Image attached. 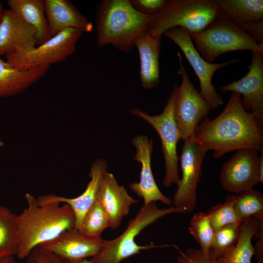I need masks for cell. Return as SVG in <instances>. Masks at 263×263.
Instances as JSON below:
<instances>
[{
  "mask_svg": "<svg viewBox=\"0 0 263 263\" xmlns=\"http://www.w3.org/2000/svg\"><path fill=\"white\" fill-rule=\"evenodd\" d=\"M241 96L232 92L222 112L216 118H205L197 126L195 138L215 159L243 149L263 151V120L245 111Z\"/></svg>",
  "mask_w": 263,
  "mask_h": 263,
  "instance_id": "cell-1",
  "label": "cell"
},
{
  "mask_svg": "<svg viewBox=\"0 0 263 263\" xmlns=\"http://www.w3.org/2000/svg\"><path fill=\"white\" fill-rule=\"evenodd\" d=\"M27 207L17 216L19 244L16 255L25 259L35 248L75 227V217L70 206L59 203L39 204L38 199L25 194Z\"/></svg>",
  "mask_w": 263,
  "mask_h": 263,
  "instance_id": "cell-2",
  "label": "cell"
},
{
  "mask_svg": "<svg viewBox=\"0 0 263 263\" xmlns=\"http://www.w3.org/2000/svg\"><path fill=\"white\" fill-rule=\"evenodd\" d=\"M152 18L136 11L129 0L101 1L95 17L98 46L111 45L122 52H130L135 39L147 31Z\"/></svg>",
  "mask_w": 263,
  "mask_h": 263,
  "instance_id": "cell-3",
  "label": "cell"
},
{
  "mask_svg": "<svg viewBox=\"0 0 263 263\" xmlns=\"http://www.w3.org/2000/svg\"><path fill=\"white\" fill-rule=\"evenodd\" d=\"M190 37L201 56L210 63L229 52H263V45L249 35L243 23L221 11L204 30Z\"/></svg>",
  "mask_w": 263,
  "mask_h": 263,
  "instance_id": "cell-4",
  "label": "cell"
},
{
  "mask_svg": "<svg viewBox=\"0 0 263 263\" xmlns=\"http://www.w3.org/2000/svg\"><path fill=\"white\" fill-rule=\"evenodd\" d=\"M176 213H182L173 206L160 208L154 202L143 205L134 217L129 221L124 231L111 240H105L99 253L89 261L91 263H121L143 250L167 247L175 248L177 245L174 244L157 245L152 242L139 245L136 243L135 238L142 230L158 219Z\"/></svg>",
  "mask_w": 263,
  "mask_h": 263,
  "instance_id": "cell-5",
  "label": "cell"
},
{
  "mask_svg": "<svg viewBox=\"0 0 263 263\" xmlns=\"http://www.w3.org/2000/svg\"><path fill=\"white\" fill-rule=\"evenodd\" d=\"M220 13L216 0H168L150 19L147 30L162 36L169 29L180 27L192 35L204 30Z\"/></svg>",
  "mask_w": 263,
  "mask_h": 263,
  "instance_id": "cell-6",
  "label": "cell"
},
{
  "mask_svg": "<svg viewBox=\"0 0 263 263\" xmlns=\"http://www.w3.org/2000/svg\"><path fill=\"white\" fill-rule=\"evenodd\" d=\"M178 89V86L176 84L162 113L159 115H150L137 108L130 111L132 114L150 124L160 138L165 161L166 170L163 184L167 188L171 187L173 184L178 186L180 181L178 172L179 157L177 153V145L181 138L174 116Z\"/></svg>",
  "mask_w": 263,
  "mask_h": 263,
  "instance_id": "cell-7",
  "label": "cell"
},
{
  "mask_svg": "<svg viewBox=\"0 0 263 263\" xmlns=\"http://www.w3.org/2000/svg\"><path fill=\"white\" fill-rule=\"evenodd\" d=\"M83 33L75 28L65 29L29 51L6 55V61L20 70L50 67L65 60L75 52Z\"/></svg>",
  "mask_w": 263,
  "mask_h": 263,
  "instance_id": "cell-8",
  "label": "cell"
},
{
  "mask_svg": "<svg viewBox=\"0 0 263 263\" xmlns=\"http://www.w3.org/2000/svg\"><path fill=\"white\" fill-rule=\"evenodd\" d=\"M178 73L182 82L178 86L174 109L176 124L184 141L194 138L199 124L207 117L211 109L200 93L193 86L183 66L182 57L177 53Z\"/></svg>",
  "mask_w": 263,
  "mask_h": 263,
  "instance_id": "cell-9",
  "label": "cell"
},
{
  "mask_svg": "<svg viewBox=\"0 0 263 263\" xmlns=\"http://www.w3.org/2000/svg\"><path fill=\"white\" fill-rule=\"evenodd\" d=\"M163 34L173 41L184 53L198 78L200 93L211 110L223 105V98L217 94L212 85V77L217 70L237 62L239 59L235 58L219 63H210L201 56L193 44L190 35L186 30L174 27L167 30Z\"/></svg>",
  "mask_w": 263,
  "mask_h": 263,
  "instance_id": "cell-10",
  "label": "cell"
},
{
  "mask_svg": "<svg viewBox=\"0 0 263 263\" xmlns=\"http://www.w3.org/2000/svg\"><path fill=\"white\" fill-rule=\"evenodd\" d=\"M180 157L182 177L172 200V206L182 214L192 212L197 204V188L207 151L195 137L186 140Z\"/></svg>",
  "mask_w": 263,
  "mask_h": 263,
  "instance_id": "cell-11",
  "label": "cell"
},
{
  "mask_svg": "<svg viewBox=\"0 0 263 263\" xmlns=\"http://www.w3.org/2000/svg\"><path fill=\"white\" fill-rule=\"evenodd\" d=\"M259 156L256 150H237L222 166L219 177L222 187L235 195L253 188L259 183Z\"/></svg>",
  "mask_w": 263,
  "mask_h": 263,
  "instance_id": "cell-12",
  "label": "cell"
},
{
  "mask_svg": "<svg viewBox=\"0 0 263 263\" xmlns=\"http://www.w3.org/2000/svg\"><path fill=\"white\" fill-rule=\"evenodd\" d=\"M248 69L244 77L220 89L223 93L239 94L243 108L263 120V52H252Z\"/></svg>",
  "mask_w": 263,
  "mask_h": 263,
  "instance_id": "cell-13",
  "label": "cell"
},
{
  "mask_svg": "<svg viewBox=\"0 0 263 263\" xmlns=\"http://www.w3.org/2000/svg\"><path fill=\"white\" fill-rule=\"evenodd\" d=\"M104 242L101 237L88 236L74 227L39 246L63 260L74 261L95 256Z\"/></svg>",
  "mask_w": 263,
  "mask_h": 263,
  "instance_id": "cell-14",
  "label": "cell"
},
{
  "mask_svg": "<svg viewBox=\"0 0 263 263\" xmlns=\"http://www.w3.org/2000/svg\"><path fill=\"white\" fill-rule=\"evenodd\" d=\"M38 45L36 29L13 11L4 10L0 20V56L23 53Z\"/></svg>",
  "mask_w": 263,
  "mask_h": 263,
  "instance_id": "cell-15",
  "label": "cell"
},
{
  "mask_svg": "<svg viewBox=\"0 0 263 263\" xmlns=\"http://www.w3.org/2000/svg\"><path fill=\"white\" fill-rule=\"evenodd\" d=\"M132 142L136 150L134 159L141 163V169L139 182L130 184V188L143 199V205L160 201L169 207L172 206V200L161 191L152 173L153 140H149L146 135H138L132 139Z\"/></svg>",
  "mask_w": 263,
  "mask_h": 263,
  "instance_id": "cell-16",
  "label": "cell"
},
{
  "mask_svg": "<svg viewBox=\"0 0 263 263\" xmlns=\"http://www.w3.org/2000/svg\"><path fill=\"white\" fill-rule=\"evenodd\" d=\"M107 172V164L101 159L96 160L92 164L89 177L91 178L84 191L75 198H66L54 194H48L38 198V204L63 203L71 207L75 217V228L79 230L83 218L97 199L103 177Z\"/></svg>",
  "mask_w": 263,
  "mask_h": 263,
  "instance_id": "cell-17",
  "label": "cell"
},
{
  "mask_svg": "<svg viewBox=\"0 0 263 263\" xmlns=\"http://www.w3.org/2000/svg\"><path fill=\"white\" fill-rule=\"evenodd\" d=\"M97 199L104 208L109 220V227L115 229L127 215L131 207L138 203L123 186L118 184L114 176L108 171L105 174Z\"/></svg>",
  "mask_w": 263,
  "mask_h": 263,
  "instance_id": "cell-18",
  "label": "cell"
},
{
  "mask_svg": "<svg viewBox=\"0 0 263 263\" xmlns=\"http://www.w3.org/2000/svg\"><path fill=\"white\" fill-rule=\"evenodd\" d=\"M44 12L52 36L69 28L83 33L94 29L91 22L68 0H44Z\"/></svg>",
  "mask_w": 263,
  "mask_h": 263,
  "instance_id": "cell-19",
  "label": "cell"
},
{
  "mask_svg": "<svg viewBox=\"0 0 263 263\" xmlns=\"http://www.w3.org/2000/svg\"><path fill=\"white\" fill-rule=\"evenodd\" d=\"M162 36L147 30L133 42L140 58V78L143 87L151 90L160 83L159 56Z\"/></svg>",
  "mask_w": 263,
  "mask_h": 263,
  "instance_id": "cell-20",
  "label": "cell"
},
{
  "mask_svg": "<svg viewBox=\"0 0 263 263\" xmlns=\"http://www.w3.org/2000/svg\"><path fill=\"white\" fill-rule=\"evenodd\" d=\"M50 67L20 70L0 58V97L22 93L45 76Z\"/></svg>",
  "mask_w": 263,
  "mask_h": 263,
  "instance_id": "cell-21",
  "label": "cell"
},
{
  "mask_svg": "<svg viewBox=\"0 0 263 263\" xmlns=\"http://www.w3.org/2000/svg\"><path fill=\"white\" fill-rule=\"evenodd\" d=\"M263 231V214L244 220L237 242L223 255L216 259V263H251L255 255L252 240L258 238Z\"/></svg>",
  "mask_w": 263,
  "mask_h": 263,
  "instance_id": "cell-22",
  "label": "cell"
},
{
  "mask_svg": "<svg viewBox=\"0 0 263 263\" xmlns=\"http://www.w3.org/2000/svg\"><path fill=\"white\" fill-rule=\"evenodd\" d=\"M7 4L9 9L36 29L38 45L51 38L44 12V0H8Z\"/></svg>",
  "mask_w": 263,
  "mask_h": 263,
  "instance_id": "cell-23",
  "label": "cell"
},
{
  "mask_svg": "<svg viewBox=\"0 0 263 263\" xmlns=\"http://www.w3.org/2000/svg\"><path fill=\"white\" fill-rule=\"evenodd\" d=\"M220 10L244 24L263 20V0H216Z\"/></svg>",
  "mask_w": 263,
  "mask_h": 263,
  "instance_id": "cell-24",
  "label": "cell"
},
{
  "mask_svg": "<svg viewBox=\"0 0 263 263\" xmlns=\"http://www.w3.org/2000/svg\"><path fill=\"white\" fill-rule=\"evenodd\" d=\"M17 216L0 206V258L17 254L19 244Z\"/></svg>",
  "mask_w": 263,
  "mask_h": 263,
  "instance_id": "cell-25",
  "label": "cell"
},
{
  "mask_svg": "<svg viewBox=\"0 0 263 263\" xmlns=\"http://www.w3.org/2000/svg\"><path fill=\"white\" fill-rule=\"evenodd\" d=\"M188 231L200 246V250L206 256L209 255L215 231L207 212L198 211L192 216Z\"/></svg>",
  "mask_w": 263,
  "mask_h": 263,
  "instance_id": "cell-26",
  "label": "cell"
},
{
  "mask_svg": "<svg viewBox=\"0 0 263 263\" xmlns=\"http://www.w3.org/2000/svg\"><path fill=\"white\" fill-rule=\"evenodd\" d=\"M108 227H109L108 216L97 199L85 214L79 231L88 236L100 237H101L102 232Z\"/></svg>",
  "mask_w": 263,
  "mask_h": 263,
  "instance_id": "cell-27",
  "label": "cell"
},
{
  "mask_svg": "<svg viewBox=\"0 0 263 263\" xmlns=\"http://www.w3.org/2000/svg\"><path fill=\"white\" fill-rule=\"evenodd\" d=\"M236 195L226 196L224 202L212 207L207 211L209 219L214 231L230 224H241L235 209Z\"/></svg>",
  "mask_w": 263,
  "mask_h": 263,
  "instance_id": "cell-28",
  "label": "cell"
},
{
  "mask_svg": "<svg viewBox=\"0 0 263 263\" xmlns=\"http://www.w3.org/2000/svg\"><path fill=\"white\" fill-rule=\"evenodd\" d=\"M235 209L243 222L245 219L263 213V195L253 188L236 195Z\"/></svg>",
  "mask_w": 263,
  "mask_h": 263,
  "instance_id": "cell-29",
  "label": "cell"
},
{
  "mask_svg": "<svg viewBox=\"0 0 263 263\" xmlns=\"http://www.w3.org/2000/svg\"><path fill=\"white\" fill-rule=\"evenodd\" d=\"M241 224L228 225L215 231L210 251L216 259L235 245L240 234Z\"/></svg>",
  "mask_w": 263,
  "mask_h": 263,
  "instance_id": "cell-30",
  "label": "cell"
},
{
  "mask_svg": "<svg viewBox=\"0 0 263 263\" xmlns=\"http://www.w3.org/2000/svg\"><path fill=\"white\" fill-rule=\"evenodd\" d=\"M175 249L178 252L176 257L177 263H216V258L211 251L207 257L200 248H188L185 252H183L177 246Z\"/></svg>",
  "mask_w": 263,
  "mask_h": 263,
  "instance_id": "cell-31",
  "label": "cell"
},
{
  "mask_svg": "<svg viewBox=\"0 0 263 263\" xmlns=\"http://www.w3.org/2000/svg\"><path fill=\"white\" fill-rule=\"evenodd\" d=\"M132 7L143 15L154 17L163 9L167 0H129Z\"/></svg>",
  "mask_w": 263,
  "mask_h": 263,
  "instance_id": "cell-32",
  "label": "cell"
},
{
  "mask_svg": "<svg viewBox=\"0 0 263 263\" xmlns=\"http://www.w3.org/2000/svg\"><path fill=\"white\" fill-rule=\"evenodd\" d=\"M22 263H64V261L40 246L33 249Z\"/></svg>",
  "mask_w": 263,
  "mask_h": 263,
  "instance_id": "cell-33",
  "label": "cell"
},
{
  "mask_svg": "<svg viewBox=\"0 0 263 263\" xmlns=\"http://www.w3.org/2000/svg\"><path fill=\"white\" fill-rule=\"evenodd\" d=\"M246 31L258 43L263 45V20L244 24Z\"/></svg>",
  "mask_w": 263,
  "mask_h": 263,
  "instance_id": "cell-34",
  "label": "cell"
},
{
  "mask_svg": "<svg viewBox=\"0 0 263 263\" xmlns=\"http://www.w3.org/2000/svg\"><path fill=\"white\" fill-rule=\"evenodd\" d=\"M258 240L254 246L255 255L257 259L263 257V232H262L258 237Z\"/></svg>",
  "mask_w": 263,
  "mask_h": 263,
  "instance_id": "cell-35",
  "label": "cell"
},
{
  "mask_svg": "<svg viewBox=\"0 0 263 263\" xmlns=\"http://www.w3.org/2000/svg\"><path fill=\"white\" fill-rule=\"evenodd\" d=\"M258 172L259 183L263 184V151H261V155H260V156H259Z\"/></svg>",
  "mask_w": 263,
  "mask_h": 263,
  "instance_id": "cell-36",
  "label": "cell"
},
{
  "mask_svg": "<svg viewBox=\"0 0 263 263\" xmlns=\"http://www.w3.org/2000/svg\"><path fill=\"white\" fill-rule=\"evenodd\" d=\"M0 263H17L13 256H6L0 258Z\"/></svg>",
  "mask_w": 263,
  "mask_h": 263,
  "instance_id": "cell-37",
  "label": "cell"
},
{
  "mask_svg": "<svg viewBox=\"0 0 263 263\" xmlns=\"http://www.w3.org/2000/svg\"><path fill=\"white\" fill-rule=\"evenodd\" d=\"M63 261H64V263H91L90 261L89 260H88L87 259H84V260L74 261H64V260Z\"/></svg>",
  "mask_w": 263,
  "mask_h": 263,
  "instance_id": "cell-38",
  "label": "cell"
},
{
  "mask_svg": "<svg viewBox=\"0 0 263 263\" xmlns=\"http://www.w3.org/2000/svg\"><path fill=\"white\" fill-rule=\"evenodd\" d=\"M4 11L2 3L0 1V20L1 19L3 12Z\"/></svg>",
  "mask_w": 263,
  "mask_h": 263,
  "instance_id": "cell-39",
  "label": "cell"
},
{
  "mask_svg": "<svg viewBox=\"0 0 263 263\" xmlns=\"http://www.w3.org/2000/svg\"><path fill=\"white\" fill-rule=\"evenodd\" d=\"M257 263H263V257H261V258L259 259Z\"/></svg>",
  "mask_w": 263,
  "mask_h": 263,
  "instance_id": "cell-40",
  "label": "cell"
},
{
  "mask_svg": "<svg viewBox=\"0 0 263 263\" xmlns=\"http://www.w3.org/2000/svg\"><path fill=\"white\" fill-rule=\"evenodd\" d=\"M4 143L3 141L0 139V148L2 147L3 146Z\"/></svg>",
  "mask_w": 263,
  "mask_h": 263,
  "instance_id": "cell-41",
  "label": "cell"
}]
</instances>
